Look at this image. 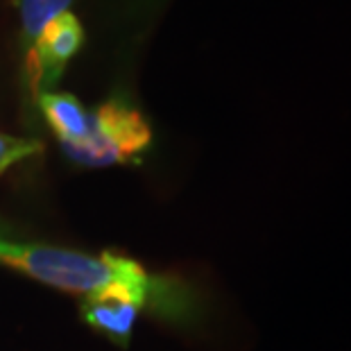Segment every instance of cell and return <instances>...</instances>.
Wrapping results in <instances>:
<instances>
[{
    "label": "cell",
    "mask_w": 351,
    "mask_h": 351,
    "mask_svg": "<svg viewBox=\"0 0 351 351\" xmlns=\"http://www.w3.org/2000/svg\"><path fill=\"white\" fill-rule=\"evenodd\" d=\"M41 150V143L34 138H21L12 136V134L0 132V175H5L7 170L16 163L29 159Z\"/></svg>",
    "instance_id": "cell-8"
},
{
    "label": "cell",
    "mask_w": 351,
    "mask_h": 351,
    "mask_svg": "<svg viewBox=\"0 0 351 351\" xmlns=\"http://www.w3.org/2000/svg\"><path fill=\"white\" fill-rule=\"evenodd\" d=\"M143 311H150V300L132 290H116L86 297L80 304L82 322L93 331L107 335L118 347H127L134 335V328Z\"/></svg>",
    "instance_id": "cell-4"
},
{
    "label": "cell",
    "mask_w": 351,
    "mask_h": 351,
    "mask_svg": "<svg viewBox=\"0 0 351 351\" xmlns=\"http://www.w3.org/2000/svg\"><path fill=\"white\" fill-rule=\"evenodd\" d=\"M0 265L82 300L116 290L141 293L150 300L154 317L179 328H197L208 315L206 295L195 281L177 274H152L138 261L114 252L88 254L0 236Z\"/></svg>",
    "instance_id": "cell-1"
},
{
    "label": "cell",
    "mask_w": 351,
    "mask_h": 351,
    "mask_svg": "<svg viewBox=\"0 0 351 351\" xmlns=\"http://www.w3.org/2000/svg\"><path fill=\"white\" fill-rule=\"evenodd\" d=\"M36 109L59 141V147L82 143L88 134V111L75 95L48 91L36 98Z\"/></svg>",
    "instance_id": "cell-5"
},
{
    "label": "cell",
    "mask_w": 351,
    "mask_h": 351,
    "mask_svg": "<svg viewBox=\"0 0 351 351\" xmlns=\"http://www.w3.org/2000/svg\"><path fill=\"white\" fill-rule=\"evenodd\" d=\"M0 236H3V227H0Z\"/></svg>",
    "instance_id": "cell-9"
},
{
    "label": "cell",
    "mask_w": 351,
    "mask_h": 351,
    "mask_svg": "<svg viewBox=\"0 0 351 351\" xmlns=\"http://www.w3.org/2000/svg\"><path fill=\"white\" fill-rule=\"evenodd\" d=\"M154 132L145 114L125 93H114L88 111V134L62 152L82 168H111L138 163L152 147Z\"/></svg>",
    "instance_id": "cell-2"
},
{
    "label": "cell",
    "mask_w": 351,
    "mask_h": 351,
    "mask_svg": "<svg viewBox=\"0 0 351 351\" xmlns=\"http://www.w3.org/2000/svg\"><path fill=\"white\" fill-rule=\"evenodd\" d=\"M73 0H14L19 14V46L21 57L32 52L36 39L43 32L50 21H55L59 14L69 12Z\"/></svg>",
    "instance_id": "cell-7"
},
{
    "label": "cell",
    "mask_w": 351,
    "mask_h": 351,
    "mask_svg": "<svg viewBox=\"0 0 351 351\" xmlns=\"http://www.w3.org/2000/svg\"><path fill=\"white\" fill-rule=\"evenodd\" d=\"M82 46H84V27L71 10L50 21L36 39L32 52L25 55L21 64L27 98L36 102L41 93L55 91L66 66Z\"/></svg>",
    "instance_id": "cell-3"
},
{
    "label": "cell",
    "mask_w": 351,
    "mask_h": 351,
    "mask_svg": "<svg viewBox=\"0 0 351 351\" xmlns=\"http://www.w3.org/2000/svg\"><path fill=\"white\" fill-rule=\"evenodd\" d=\"M168 5L170 0H104L111 27L123 36H141Z\"/></svg>",
    "instance_id": "cell-6"
}]
</instances>
